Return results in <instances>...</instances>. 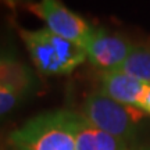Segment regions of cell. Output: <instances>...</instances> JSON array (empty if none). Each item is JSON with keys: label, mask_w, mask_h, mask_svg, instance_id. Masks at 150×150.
<instances>
[{"label": "cell", "mask_w": 150, "mask_h": 150, "mask_svg": "<svg viewBox=\"0 0 150 150\" xmlns=\"http://www.w3.org/2000/svg\"><path fill=\"white\" fill-rule=\"evenodd\" d=\"M79 112L56 110L38 114L8 136L13 150H76Z\"/></svg>", "instance_id": "cell-1"}, {"label": "cell", "mask_w": 150, "mask_h": 150, "mask_svg": "<svg viewBox=\"0 0 150 150\" xmlns=\"http://www.w3.org/2000/svg\"><path fill=\"white\" fill-rule=\"evenodd\" d=\"M20 35L38 72L45 76L68 75L86 59L83 46L57 36L47 28L20 29Z\"/></svg>", "instance_id": "cell-2"}, {"label": "cell", "mask_w": 150, "mask_h": 150, "mask_svg": "<svg viewBox=\"0 0 150 150\" xmlns=\"http://www.w3.org/2000/svg\"><path fill=\"white\" fill-rule=\"evenodd\" d=\"M79 114L95 128L125 140L129 145L135 139L139 121L145 115L139 108L121 104L104 96L102 92L88 95Z\"/></svg>", "instance_id": "cell-3"}, {"label": "cell", "mask_w": 150, "mask_h": 150, "mask_svg": "<svg viewBox=\"0 0 150 150\" xmlns=\"http://www.w3.org/2000/svg\"><path fill=\"white\" fill-rule=\"evenodd\" d=\"M29 10L46 22L49 31L81 46H85L93 31V27L82 17L56 0H45L32 4Z\"/></svg>", "instance_id": "cell-4"}, {"label": "cell", "mask_w": 150, "mask_h": 150, "mask_svg": "<svg viewBox=\"0 0 150 150\" xmlns=\"http://www.w3.org/2000/svg\"><path fill=\"white\" fill-rule=\"evenodd\" d=\"M83 49L86 59L93 67L102 72H111L122 67L134 45L125 38L108 32L104 28H93Z\"/></svg>", "instance_id": "cell-5"}, {"label": "cell", "mask_w": 150, "mask_h": 150, "mask_svg": "<svg viewBox=\"0 0 150 150\" xmlns=\"http://www.w3.org/2000/svg\"><path fill=\"white\" fill-rule=\"evenodd\" d=\"M145 86V82L120 70L103 72L100 81V92L104 96L135 108H138Z\"/></svg>", "instance_id": "cell-6"}, {"label": "cell", "mask_w": 150, "mask_h": 150, "mask_svg": "<svg viewBox=\"0 0 150 150\" xmlns=\"http://www.w3.org/2000/svg\"><path fill=\"white\" fill-rule=\"evenodd\" d=\"M33 86V75L25 63L6 50L0 60V91L25 97Z\"/></svg>", "instance_id": "cell-7"}, {"label": "cell", "mask_w": 150, "mask_h": 150, "mask_svg": "<svg viewBox=\"0 0 150 150\" xmlns=\"http://www.w3.org/2000/svg\"><path fill=\"white\" fill-rule=\"evenodd\" d=\"M76 150H132V147L128 142L95 128L79 114L76 122Z\"/></svg>", "instance_id": "cell-8"}, {"label": "cell", "mask_w": 150, "mask_h": 150, "mask_svg": "<svg viewBox=\"0 0 150 150\" xmlns=\"http://www.w3.org/2000/svg\"><path fill=\"white\" fill-rule=\"evenodd\" d=\"M120 71L132 75L145 83H150V42L134 45L132 52Z\"/></svg>", "instance_id": "cell-9"}, {"label": "cell", "mask_w": 150, "mask_h": 150, "mask_svg": "<svg viewBox=\"0 0 150 150\" xmlns=\"http://www.w3.org/2000/svg\"><path fill=\"white\" fill-rule=\"evenodd\" d=\"M24 97L10 93V92L0 91V120L4 118L6 115H8L14 108L21 103Z\"/></svg>", "instance_id": "cell-10"}, {"label": "cell", "mask_w": 150, "mask_h": 150, "mask_svg": "<svg viewBox=\"0 0 150 150\" xmlns=\"http://www.w3.org/2000/svg\"><path fill=\"white\" fill-rule=\"evenodd\" d=\"M138 108H139L140 111H143L150 115V83H146L145 91H143L142 96H140Z\"/></svg>", "instance_id": "cell-11"}, {"label": "cell", "mask_w": 150, "mask_h": 150, "mask_svg": "<svg viewBox=\"0 0 150 150\" xmlns=\"http://www.w3.org/2000/svg\"><path fill=\"white\" fill-rule=\"evenodd\" d=\"M132 150H150V146H140V147H135Z\"/></svg>", "instance_id": "cell-12"}, {"label": "cell", "mask_w": 150, "mask_h": 150, "mask_svg": "<svg viewBox=\"0 0 150 150\" xmlns=\"http://www.w3.org/2000/svg\"><path fill=\"white\" fill-rule=\"evenodd\" d=\"M6 50H3V49H0V60H1V57H3V54H4Z\"/></svg>", "instance_id": "cell-13"}]
</instances>
